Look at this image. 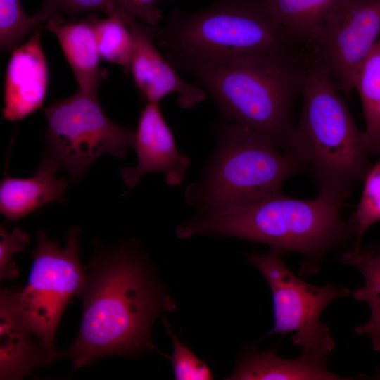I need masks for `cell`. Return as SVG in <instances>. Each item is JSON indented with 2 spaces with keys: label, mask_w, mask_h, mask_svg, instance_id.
Segmentation results:
<instances>
[{
  "label": "cell",
  "mask_w": 380,
  "mask_h": 380,
  "mask_svg": "<svg viewBox=\"0 0 380 380\" xmlns=\"http://www.w3.org/2000/svg\"><path fill=\"white\" fill-rule=\"evenodd\" d=\"M82 288V318L78 334L61 358L74 370L101 357L134 355L155 348L152 324L174 303L155 279L137 248L123 243L99 248L88 264Z\"/></svg>",
  "instance_id": "1"
},
{
  "label": "cell",
  "mask_w": 380,
  "mask_h": 380,
  "mask_svg": "<svg viewBox=\"0 0 380 380\" xmlns=\"http://www.w3.org/2000/svg\"><path fill=\"white\" fill-rule=\"evenodd\" d=\"M313 59L309 49H293L191 64L181 70L195 77L224 117L263 134L296 156L293 107Z\"/></svg>",
  "instance_id": "2"
},
{
  "label": "cell",
  "mask_w": 380,
  "mask_h": 380,
  "mask_svg": "<svg viewBox=\"0 0 380 380\" xmlns=\"http://www.w3.org/2000/svg\"><path fill=\"white\" fill-rule=\"evenodd\" d=\"M346 199L326 191L311 200L280 192L247 206L197 213L178 225L176 234L183 239L198 234L236 237L267 244L281 254L302 253L312 262L315 273V262L327 250L353 235L349 222L340 216Z\"/></svg>",
  "instance_id": "3"
},
{
  "label": "cell",
  "mask_w": 380,
  "mask_h": 380,
  "mask_svg": "<svg viewBox=\"0 0 380 380\" xmlns=\"http://www.w3.org/2000/svg\"><path fill=\"white\" fill-rule=\"evenodd\" d=\"M154 41L175 68L273 54L303 45L279 24L264 0H215L190 13L175 10Z\"/></svg>",
  "instance_id": "4"
},
{
  "label": "cell",
  "mask_w": 380,
  "mask_h": 380,
  "mask_svg": "<svg viewBox=\"0 0 380 380\" xmlns=\"http://www.w3.org/2000/svg\"><path fill=\"white\" fill-rule=\"evenodd\" d=\"M216 147L186 202L206 213L247 206L281 192L283 182L306 170L291 153L246 126L215 127Z\"/></svg>",
  "instance_id": "5"
},
{
  "label": "cell",
  "mask_w": 380,
  "mask_h": 380,
  "mask_svg": "<svg viewBox=\"0 0 380 380\" xmlns=\"http://www.w3.org/2000/svg\"><path fill=\"white\" fill-rule=\"evenodd\" d=\"M314 59L303 90L293 151L319 191L348 198L354 184L369 170L365 132L357 127L348 105Z\"/></svg>",
  "instance_id": "6"
},
{
  "label": "cell",
  "mask_w": 380,
  "mask_h": 380,
  "mask_svg": "<svg viewBox=\"0 0 380 380\" xmlns=\"http://www.w3.org/2000/svg\"><path fill=\"white\" fill-rule=\"evenodd\" d=\"M80 232L78 227L72 228L62 248L39 230L37 246L31 252L27 284L13 290L24 324L55 357H59L54 343L57 327L67 305L78 296L87 271L80 261Z\"/></svg>",
  "instance_id": "7"
},
{
  "label": "cell",
  "mask_w": 380,
  "mask_h": 380,
  "mask_svg": "<svg viewBox=\"0 0 380 380\" xmlns=\"http://www.w3.org/2000/svg\"><path fill=\"white\" fill-rule=\"evenodd\" d=\"M44 113L46 154L73 181L80 179L101 155L123 158L134 146L135 132L108 118L97 93L79 89L71 96L51 103Z\"/></svg>",
  "instance_id": "8"
},
{
  "label": "cell",
  "mask_w": 380,
  "mask_h": 380,
  "mask_svg": "<svg viewBox=\"0 0 380 380\" xmlns=\"http://www.w3.org/2000/svg\"><path fill=\"white\" fill-rule=\"evenodd\" d=\"M281 255L274 249L248 255V260L262 274L272 291L274 324L266 336L292 332V342L303 355L325 359L335 341L327 326L321 322V315L332 301L348 297L351 292L332 284L317 286L303 281L288 269Z\"/></svg>",
  "instance_id": "9"
},
{
  "label": "cell",
  "mask_w": 380,
  "mask_h": 380,
  "mask_svg": "<svg viewBox=\"0 0 380 380\" xmlns=\"http://www.w3.org/2000/svg\"><path fill=\"white\" fill-rule=\"evenodd\" d=\"M380 38V0H343L307 47L334 86L346 96L358 70Z\"/></svg>",
  "instance_id": "10"
},
{
  "label": "cell",
  "mask_w": 380,
  "mask_h": 380,
  "mask_svg": "<svg viewBox=\"0 0 380 380\" xmlns=\"http://www.w3.org/2000/svg\"><path fill=\"white\" fill-rule=\"evenodd\" d=\"M118 13L133 39L130 71L134 81L148 103H158L166 96H177V104L189 109L205 100L203 88L184 81L155 46L154 27L132 18L118 7Z\"/></svg>",
  "instance_id": "11"
},
{
  "label": "cell",
  "mask_w": 380,
  "mask_h": 380,
  "mask_svg": "<svg viewBox=\"0 0 380 380\" xmlns=\"http://www.w3.org/2000/svg\"><path fill=\"white\" fill-rule=\"evenodd\" d=\"M133 148L137 155V165L120 170L126 186L134 187L144 175L153 172L163 174L170 186L180 185L184 180L191 158L178 150L158 103H148L142 110Z\"/></svg>",
  "instance_id": "12"
},
{
  "label": "cell",
  "mask_w": 380,
  "mask_h": 380,
  "mask_svg": "<svg viewBox=\"0 0 380 380\" xmlns=\"http://www.w3.org/2000/svg\"><path fill=\"white\" fill-rule=\"evenodd\" d=\"M14 49L8 61L4 84L3 118L21 120L37 111L47 91L49 70L41 44V30Z\"/></svg>",
  "instance_id": "13"
},
{
  "label": "cell",
  "mask_w": 380,
  "mask_h": 380,
  "mask_svg": "<svg viewBox=\"0 0 380 380\" xmlns=\"http://www.w3.org/2000/svg\"><path fill=\"white\" fill-rule=\"evenodd\" d=\"M56 357L25 326L17 310L13 290L0 293V379H21L35 367Z\"/></svg>",
  "instance_id": "14"
},
{
  "label": "cell",
  "mask_w": 380,
  "mask_h": 380,
  "mask_svg": "<svg viewBox=\"0 0 380 380\" xmlns=\"http://www.w3.org/2000/svg\"><path fill=\"white\" fill-rule=\"evenodd\" d=\"M59 170L46 154L31 177L15 178L5 172L0 184L1 214L16 221L51 202H63L68 181L56 177Z\"/></svg>",
  "instance_id": "15"
},
{
  "label": "cell",
  "mask_w": 380,
  "mask_h": 380,
  "mask_svg": "<svg viewBox=\"0 0 380 380\" xmlns=\"http://www.w3.org/2000/svg\"><path fill=\"white\" fill-rule=\"evenodd\" d=\"M94 15L79 22L65 20L60 13L46 21V29L57 37L80 87L87 92L97 93L106 77V71L99 65L94 27Z\"/></svg>",
  "instance_id": "16"
},
{
  "label": "cell",
  "mask_w": 380,
  "mask_h": 380,
  "mask_svg": "<svg viewBox=\"0 0 380 380\" xmlns=\"http://www.w3.org/2000/svg\"><path fill=\"white\" fill-rule=\"evenodd\" d=\"M227 379H348L327 368V359L302 355L295 360L277 356L273 350L255 352L245 357Z\"/></svg>",
  "instance_id": "17"
},
{
  "label": "cell",
  "mask_w": 380,
  "mask_h": 380,
  "mask_svg": "<svg viewBox=\"0 0 380 380\" xmlns=\"http://www.w3.org/2000/svg\"><path fill=\"white\" fill-rule=\"evenodd\" d=\"M342 262L353 265L364 278V286L354 289V299L366 303L370 308L368 321L355 329L360 335H367L372 348L380 352V247L353 248L340 256Z\"/></svg>",
  "instance_id": "18"
},
{
  "label": "cell",
  "mask_w": 380,
  "mask_h": 380,
  "mask_svg": "<svg viewBox=\"0 0 380 380\" xmlns=\"http://www.w3.org/2000/svg\"><path fill=\"white\" fill-rule=\"evenodd\" d=\"M282 28L308 46L310 39L343 0H264Z\"/></svg>",
  "instance_id": "19"
},
{
  "label": "cell",
  "mask_w": 380,
  "mask_h": 380,
  "mask_svg": "<svg viewBox=\"0 0 380 380\" xmlns=\"http://www.w3.org/2000/svg\"><path fill=\"white\" fill-rule=\"evenodd\" d=\"M355 89L362 102L370 154L380 155V38L358 70Z\"/></svg>",
  "instance_id": "20"
},
{
  "label": "cell",
  "mask_w": 380,
  "mask_h": 380,
  "mask_svg": "<svg viewBox=\"0 0 380 380\" xmlns=\"http://www.w3.org/2000/svg\"><path fill=\"white\" fill-rule=\"evenodd\" d=\"M94 27L100 56L130 71L133 39L118 13V7L105 19L94 15Z\"/></svg>",
  "instance_id": "21"
},
{
  "label": "cell",
  "mask_w": 380,
  "mask_h": 380,
  "mask_svg": "<svg viewBox=\"0 0 380 380\" xmlns=\"http://www.w3.org/2000/svg\"><path fill=\"white\" fill-rule=\"evenodd\" d=\"M364 180L361 198L348 222L356 236L355 248L360 247L366 231L380 221V158L369 168Z\"/></svg>",
  "instance_id": "22"
},
{
  "label": "cell",
  "mask_w": 380,
  "mask_h": 380,
  "mask_svg": "<svg viewBox=\"0 0 380 380\" xmlns=\"http://www.w3.org/2000/svg\"><path fill=\"white\" fill-rule=\"evenodd\" d=\"M39 25L34 16L26 14L20 0H0V44L1 49H15L27 34Z\"/></svg>",
  "instance_id": "23"
},
{
  "label": "cell",
  "mask_w": 380,
  "mask_h": 380,
  "mask_svg": "<svg viewBox=\"0 0 380 380\" xmlns=\"http://www.w3.org/2000/svg\"><path fill=\"white\" fill-rule=\"evenodd\" d=\"M163 323L173 344L172 354L165 356L170 360L175 379L177 380L213 379V373L206 362L200 360L190 349L182 345L172 333L170 326L165 318H163Z\"/></svg>",
  "instance_id": "24"
},
{
  "label": "cell",
  "mask_w": 380,
  "mask_h": 380,
  "mask_svg": "<svg viewBox=\"0 0 380 380\" xmlns=\"http://www.w3.org/2000/svg\"><path fill=\"white\" fill-rule=\"evenodd\" d=\"M118 6L115 0H42L39 11L34 15L40 25L53 15L65 13L72 19L80 14L101 11L107 15L113 13Z\"/></svg>",
  "instance_id": "25"
},
{
  "label": "cell",
  "mask_w": 380,
  "mask_h": 380,
  "mask_svg": "<svg viewBox=\"0 0 380 380\" xmlns=\"http://www.w3.org/2000/svg\"><path fill=\"white\" fill-rule=\"evenodd\" d=\"M30 241V234L19 227L8 232L0 228V279H13L19 275L13 255L25 250Z\"/></svg>",
  "instance_id": "26"
},
{
  "label": "cell",
  "mask_w": 380,
  "mask_h": 380,
  "mask_svg": "<svg viewBox=\"0 0 380 380\" xmlns=\"http://www.w3.org/2000/svg\"><path fill=\"white\" fill-rule=\"evenodd\" d=\"M158 0H115L117 6L132 18L151 25H156L163 18L158 7Z\"/></svg>",
  "instance_id": "27"
},
{
  "label": "cell",
  "mask_w": 380,
  "mask_h": 380,
  "mask_svg": "<svg viewBox=\"0 0 380 380\" xmlns=\"http://www.w3.org/2000/svg\"><path fill=\"white\" fill-rule=\"evenodd\" d=\"M376 379H380V371L377 372L376 375L374 376Z\"/></svg>",
  "instance_id": "28"
}]
</instances>
